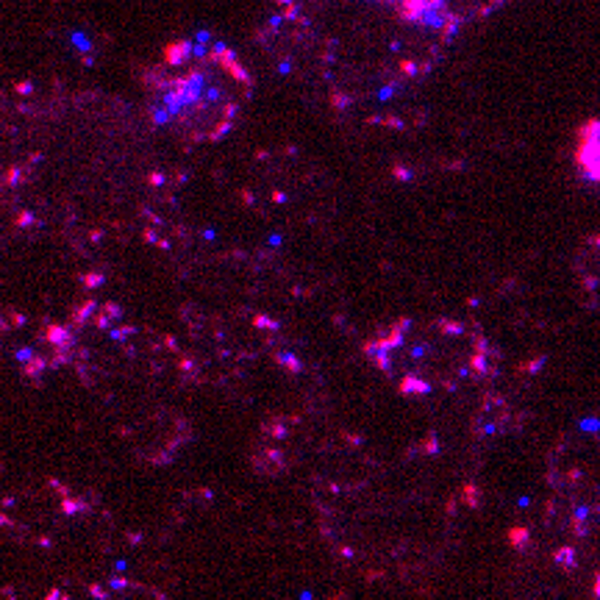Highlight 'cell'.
I'll return each mask as SVG.
<instances>
[{"mask_svg": "<svg viewBox=\"0 0 600 600\" xmlns=\"http://www.w3.org/2000/svg\"><path fill=\"white\" fill-rule=\"evenodd\" d=\"M575 167L587 181L600 184V117L587 120L575 139Z\"/></svg>", "mask_w": 600, "mask_h": 600, "instance_id": "3957f363", "label": "cell"}, {"mask_svg": "<svg viewBox=\"0 0 600 600\" xmlns=\"http://www.w3.org/2000/svg\"><path fill=\"white\" fill-rule=\"evenodd\" d=\"M195 53L186 64H156L145 75L153 123L184 142H220L233 131L250 100L253 78L239 56L209 34L192 36Z\"/></svg>", "mask_w": 600, "mask_h": 600, "instance_id": "7a4b0ae2", "label": "cell"}, {"mask_svg": "<svg viewBox=\"0 0 600 600\" xmlns=\"http://www.w3.org/2000/svg\"><path fill=\"white\" fill-rule=\"evenodd\" d=\"M373 367L403 395H439L495 375L486 334L458 317H400L367 342Z\"/></svg>", "mask_w": 600, "mask_h": 600, "instance_id": "6da1fadb", "label": "cell"}, {"mask_svg": "<svg viewBox=\"0 0 600 600\" xmlns=\"http://www.w3.org/2000/svg\"><path fill=\"white\" fill-rule=\"evenodd\" d=\"M578 273L584 275V281L598 289L600 292V233L592 236L584 247H581V256H578Z\"/></svg>", "mask_w": 600, "mask_h": 600, "instance_id": "277c9868", "label": "cell"}]
</instances>
